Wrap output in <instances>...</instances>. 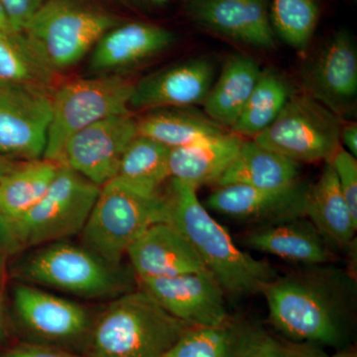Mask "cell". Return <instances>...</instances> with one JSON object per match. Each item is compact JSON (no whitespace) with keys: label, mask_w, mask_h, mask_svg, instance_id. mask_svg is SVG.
<instances>
[{"label":"cell","mask_w":357,"mask_h":357,"mask_svg":"<svg viewBox=\"0 0 357 357\" xmlns=\"http://www.w3.org/2000/svg\"><path fill=\"white\" fill-rule=\"evenodd\" d=\"M13 303L32 342L58 347L86 342L93 319L83 305L26 283L14 287Z\"/></svg>","instance_id":"30bf717a"},{"label":"cell","mask_w":357,"mask_h":357,"mask_svg":"<svg viewBox=\"0 0 357 357\" xmlns=\"http://www.w3.org/2000/svg\"><path fill=\"white\" fill-rule=\"evenodd\" d=\"M44 0H0L2 8L15 32H22Z\"/></svg>","instance_id":"836d02e7"},{"label":"cell","mask_w":357,"mask_h":357,"mask_svg":"<svg viewBox=\"0 0 357 357\" xmlns=\"http://www.w3.org/2000/svg\"><path fill=\"white\" fill-rule=\"evenodd\" d=\"M17 273L23 283L86 299L119 297L131 290L122 265L110 264L84 244L68 241L38 246L21 261Z\"/></svg>","instance_id":"277c9868"},{"label":"cell","mask_w":357,"mask_h":357,"mask_svg":"<svg viewBox=\"0 0 357 357\" xmlns=\"http://www.w3.org/2000/svg\"><path fill=\"white\" fill-rule=\"evenodd\" d=\"M215 79L208 59H191L149 75L134 84L129 109H185L204 103Z\"/></svg>","instance_id":"2e32d148"},{"label":"cell","mask_w":357,"mask_h":357,"mask_svg":"<svg viewBox=\"0 0 357 357\" xmlns=\"http://www.w3.org/2000/svg\"><path fill=\"white\" fill-rule=\"evenodd\" d=\"M305 217L330 248H345L354 241L357 220L352 217L330 162L319 180L307 190Z\"/></svg>","instance_id":"7402d4cb"},{"label":"cell","mask_w":357,"mask_h":357,"mask_svg":"<svg viewBox=\"0 0 357 357\" xmlns=\"http://www.w3.org/2000/svg\"><path fill=\"white\" fill-rule=\"evenodd\" d=\"M245 241L255 250L306 266H318L332 259L330 246L304 217L259 227Z\"/></svg>","instance_id":"44dd1931"},{"label":"cell","mask_w":357,"mask_h":357,"mask_svg":"<svg viewBox=\"0 0 357 357\" xmlns=\"http://www.w3.org/2000/svg\"><path fill=\"white\" fill-rule=\"evenodd\" d=\"M352 217L357 220V160L342 146L330 161Z\"/></svg>","instance_id":"d6a6232c"},{"label":"cell","mask_w":357,"mask_h":357,"mask_svg":"<svg viewBox=\"0 0 357 357\" xmlns=\"http://www.w3.org/2000/svg\"><path fill=\"white\" fill-rule=\"evenodd\" d=\"M306 93L342 116L357 96V52L349 33H335L303 70Z\"/></svg>","instance_id":"5bb4252c"},{"label":"cell","mask_w":357,"mask_h":357,"mask_svg":"<svg viewBox=\"0 0 357 357\" xmlns=\"http://www.w3.org/2000/svg\"><path fill=\"white\" fill-rule=\"evenodd\" d=\"M134 82L121 75L93 76L68 82L53 93L45 159L58 162L67 141L96 122L130 114Z\"/></svg>","instance_id":"52a82bcc"},{"label":"cell","mask_w":357,"mask_h":357,"mask_svg":"<svg viewBox=\"0 0 357 357\" xmlns=\"http://www.w3.org/2000/svg\"><path fill=\"white\" fill-rule=\"evenodd\" d=\"M256 328L230 317L220 325L188 326L164 357H244Z\"/></svg>","instance_id":"d4e9b609"},{"label":"cell","mask_w":357,"mask_h":357,"mask_svg":"<svg viewBox=\"0 0 357 357\" xmlns=\"http://www.w3.org/2000/svg\"><path fill=\"white\" fill-rule=\"evenodd\" d=\"M244 357H330L323 347L275 337L256 328Z\"/></svg>","instance_id":"1f68e13d"},{"label":"cell","mask_w":357,"mask_h":357,"mask_svg":"<svg viewBox=\"0 0 357 357\" xmlns=\"http://www.w3.org/2000/svg\"><path fill=\"white\" fill-rule=\"evenodd\" d=\"M61 164L49 159L18 162L0 181V213L16 222L39 203Z\"/></svg>","instance_id":"4316f807"},{"label":"cell","mask_w":357,"mask_h":357,"mask_svg":"<svg viewBox=\"0 0 357 357\" xmlns=\"http://www.w3.org/2000/svg\"><path fill=\"white\" fill-rule=\"evenodd\" d=\"M298 178L299 164L249 140L244 141L236 158L217 185L282 189L297 183Z\"/></svg>","instance_id":"cb8c5ba5"},{"label":"cell","mask_w":357,"mask_h":357,"mask_svg":"<svg viewBox=\"0 0 357 357\" xmlns=\"http://www.w3.org/2000/svg\"><path fill=\"white\" fill-rule=\"evenodd\" d=\"M138 134L169 148L187 146L202 139L225 132L208 117L184 109L150 110L137 119Z\"/></svg>","instance_id":"f1b7e54d"},{"label":"cell","mask_w":357,"mask_h":357,"mask_svg":"<svg viewBox=\"0 0 357 357\" xmlns=\"http://www.w3.org/2000/svg\"><path fill=\"white\" fill-rule=\"evenodd\" d=\"M122 20L91 0H44L21 33L52 69L75 67Z\"/></svg>","instance_id":"5b68a950"},{"label":"cell","mask_w":357,"mask_h":357,"mask_svg":"<svg viewBox=\"0 0 357 357\" xmlns=\"http://www.w3.org/2000/svg\"><path fill=\"white\" fill-rule=\"evenodd\" d=\"M187 1H190V0H187Z\"/></svg>","instance_id":"7bdbcfd3"},{"label":"cell","mask_w":357,"mask_h":357,"mask_svg":"<svg viewBox=\"0 0 357 357\" xmlns=\"http://www.w3.org/2000/svg\"><path fill=\"white\" fill-rule=\"evenodd\" d=\"M354 1H356V0H354Z\"/></svg>","instance_id":"ee69618b"},{"label":"cell","mask_w":357,"mask_h":357,"mask_svg":"<svg viewBox=\"0 0 357 357\" xmlns=\"http://www.w3.org/2000/svg\"><path fill=\"white\" fill-rule=\"evenodd\" d=\"M292 95L285 77L273 70H262L241 116L232 126L234 132L255 138L277 119Z\"/></svg>","instance_id":"f546056e"},{"label":"cell","mask_w":357,"mask_h":357,"mask_svg":"<svg viewBox=\"0 0 357 357\" xmlns=\"http://www.w3.org/2000/svg\"><path fill=\"white\" fill-rule=\"evenodd\" d=\"M261 72L259 65L252 58L244 55L230 57L204 100L206 116L222 128H232L248 102Z\"/></svg>","instance_id":"603a6c76"},{"label":"cell","mask_w":357,"mask_h":357,"mask_svg":"<svg viewBox=\"0 0 357 357\" xmlns=\"http://www.w3.org/2000/svg\"><path fill=\"white\" fill-rule=\"evenodd\" d=\"M21 249L13 222L0 213V278L7 260Z\"/></svg>","instance_id":"d590c367"},{"label":"cell","mask_w":357,"mask_h":357,"mask_svg":"<svg viewBox=\"0 0 357 357\" xmlns=\"http://www.w3.org/2000/svg\"><path fill=\"white\" fill-rule=\"evenodd\" d=\"M2 312H3V295H2L1 290H0V323H1Z\"/></svg>","instance_id":"b9f144b4"},{"label":"cell","mask_w":357,"mask_h":357,"mask_svg":"<svg viewBox=\"0 0 357 357\" xmlns=\"http://www.w3.org/2000/svg\"><path fill=\"white\" fill-rule=\"evenodd\" d=\"M165 197L167 222L184 234L225 294L234 297L261 294L278 277L269 263L237 248L229 231L199 202L195 188L171 178Z\"/></svg>","instance_id":"7a4b0ae2"},{"label":"cell","mask_w":357,"mask_h":357,"mask_svg":"<svg viewBox=\"0 0 357 357\" xmlns=\"http://www.w3.org/2000/svg\"><path fill=\"white\" fill-rule=\"evenodd\" d=\"M137 283L166 312L189 326L220 325L229 319L225 292L208 270Z\"/></svg>","instance_id":"4fadbf2b"},{"label":"cell","mask_w":357,"mask_h":357,"mask_svg":"<svg viewBox=\"0 0 357 357\" xmlns=\"http://www.w3.org/2000/svg\"><path fill=\"white\" fill-rule=\"evenodd\" d=\"M59 77L23 33H0V88L54 91Z\"/></svg>","instance_id":"484cf974"},{"label":"cell","mask_w":357,"mask_h":357,"mask_svg":"<svg viewBox=\"0 0 357 357\" xmlns=\"http://www.w3.org/2000/svg\"><path fill=\"white\" fill-rule=\"evenodd\" d=\"M137 280L170 278L206 271L203 260L172 223L151 225L126 252Z\"/></svg>","instance_id":"ac0fdd59"},{"label":"cell","mask_w":357,"mask_h":357,"mask_svg":"<svg viewBox=\"0 0 357 357\" xmlns=\"http://www.w3.org/2000/svg\"><path fill=\"white\" fill-rule=\"evenodd\" d=\"M137 3L145 4L150 6H165L168 0H132Z\"/></svg>","instance_id":"60d3db41"},{"label":"cell","mask_w":357,"mask_h":357,"mask_svg":"<svg viewBox=\"0 0 357 357\" xmlns=\"http://www.w3.org/2000/svg\"><path fill=\"white\" fill-rule=\"evenodd\" d=\"M171 148L138 134L126 148L112 181L143 195L158 196L162 185L170 178Z\"/></svg>","instance_id":"83f0119b"},{"label":"cell","mask_w":357,"mask_h":357,"mask_svg":"<svg viewBox=\"0 0 357 357\" xmlns=\"http://www.w3.org/2000/svg\"><path fill=\"white\" fill-rule=\"evenodd\" d=\"M269 14L275 34L297 50L307 48L319 22L314 0H271Z\"/></svg>","instance_id":"4dcf8cb0"},{"label":"cell","mask_w":357,"mask_h":357,"mask_svg":"<svg viewBox=\"0 0 357 357\" xmlns=\"http://www.w3.org/2000/svg\"><path fill=\"white\" fill-rule=\"evenodd\" d=\"M332 357H357L356 349L354 347H342L335 352Z\"/></svg>","instance_id":"ab89813d"},{"label":"cell","mask_w":357,"mask_h":357,"mask_svg":"<svg viewBox=\"0 0 357 357\" xmlns=\"http://www.w3.org/2000/svg\"><path fill=\"white\" fill-rule=\"evenodd\" d=\"M340 143L344 144V149L352 156H357V126L356 123L342 124L340 135Z\"/></svg>","instance_id":"8d00e7d4"},{"label":"cell","mask_w":357,"mask_h":357,"mask_svg":"<svg viewBox=\"0 0 357 357\" xmlns=\"http://www.w3.org/2000/svg\"><path fill=\"white\" fill-rule=\"evenodd\" d=\"M100 188L61 165L43 198L13 223L21 248H38L81 234Z\"/></svg>","instance_id":"ba28073f"},{"label":"cell","mask_w":357,"mask_h":357,"mask_svg":"<svg viewBox=\"0 0 357 357\" xmlns=\"http://www.w3.org/2000/svg\"><path fill=\"white\" fill-rule=\"evenodd\" d=\"M17 163L18 162L11 161V160L7 159L6 157L0 155V181H1L2 178H3Z\"/></svg>","instance_id":"74e56055"},{"label":"cell","mask_w":357,"mask_h":357,"mask_svg":"<svg viewBox=\"0 0 357 357\" xmlns=\"http://www.w3.org/2000/svg\"><path fill=\"white\" fill-rule=\"evenodd\" d=\"M0 357H81L64 351L62 347L31 342L17 345L0 354Z\"/></svg>","instance_id":"e575fe53"},{"label":"cell","mask_w":357,"mask_h":357,"mask_svg":"<svg viewBox=\"0 0 357 357\" xmlns=\"http://www.w3.org/2000/svg\"><path fill=\"white\" fill-rule=\"evenodd\" d=\"M342 119L307 95H292L277 119L252 140L296 163L330 161L340 147Z\"/></svg>","instance_id":"9c48e42d"},{"label":"cell","mask_w":357,"mask_h":357,"mask_svg":"<svg viewBox=\"0 0 357 357\" xmlns=\"http://www.w3.org/2000/svg\"><path fill=\"white\" fill-rule=\"evenodd\" d=\"M137 135V119L131 112L107 117L73 135L59 164L102 187L114 178L126 148Z\"/></svg>","instance_id":"7c38bea8"},{"label":"cell","mask_w":357,"mask_h":357,"mask_svg":"<svg viewBox=\"0 0 357 357\" xmlns=\"http://www.w3.org/2000/svg\"><path fill=\"white\" fill-rule=\"evenodd\" d=\"M272 325L284 337L342 349L349 340L356 283L333 268L277 277L263 288Z\"/></svg>","instance_id":"6da1fadb"},{"label":"cell","mask_w":357,"mask_h":357,"mask_svg":"<svg viewBox=\"0 0 357 357\" xmlns=\"http://www.w3.org/2000/svg\"><path fill=\"white\" fill-rule=\"evenodd\" d=\"M13 26L9 22L1 4H0V33H14ZM20 33V32H18Z\"/></svg>","instance_id":"f35d334b"},{"label":"cell","mask_w":357,"mask_h":357,"mask_svg":"<svg viewBox=\"0 0 357 357\" xmlns=\"http://www.w3.org/2000/svg\"><path fill=\"white\" fill-rule=\"evenodd\" d=\"M168 220L165 196L148 197L110 181L100 188L83 231V244L121 266L128 248L145 230Z\"/></svg>","instance_id":"8992f818"},{"label":"cell","mask_w":357,"mask_h":357,"mask_svg":"<svg viewBox=\"0 0 357 357\" xmlns=\"http://www.w3.org/2000/svg\"><path fill=\"white\" fill-rule=\"evenodd\" d=\"M175 35L151 23L121 22L109 30L91 50L88 70L93 76L121 75L168 49Z\"/></svg>","instance_id":"e0dca14e"},{"label":"cell","mask_w":357,"mask_h":357,"mask_svg":"<svg viewBox=\"0 0 357 357\" xmlns=\"http://www.w3.org/2000/svg\"><path fill=\"white\" fill-rule=\"evenodd\" d=\"M307 190L299 181L282 189L220 185L208 196L206 206L225 217L267 227L305 217Z\"/></svg>","instance_id":"9a60e30c"},{"label":"cell","mask_w":357,"mask_h":357,"mask_svg":"<svg viewBox=\"0 0 357 357\" xmlns=\"http://www.w3.org/2000/svg\"><path fill=\"white\" fill-rule=\"evenodd\" d=\"M244 140L227 131L187 146L171 148L170 178L198 190L217 184L241 151Z\"/></svg>","instance_id":"ffe728a7"},{"label":"cell","mask_w":357,"mask_h":357,"mask_svg":"<svg viewBox=\"0 0 357 357\" xmlns=\"http://www.w3.org/2000/svg\"><path fill=\"white\" fill-rule=\"evenodd\" d=\"M54 91L0 88V155L15 162L44 157Z\"/></svg>","instance_id":"8fae6325"},{"label":"cell","mask_w":357,"mask_h":357,"mask_svg":"<svg viewBox=\"0 0 357 357\" xmlns=\"http://www.w3.org/2000/svg\"><path fill=\"white\" fill-rule=\"evenodd\" d=\"M188 326L144 291L130 290L93 319L88 356L164 357Z\"/></svg>","instance_id":"3957f363"},{"label":"cell","mask_w":357,"mask_h":357,"mask_svg":"<svg viewBox=\"0 0 357 357\" xmlns=\"http://www.w3.org/2000/svg\"><path fill=\"white\" fill-rule=\"evenodd\" d=\"M195 22L227 38L269 50L275 47L269 0H190Z\"/></svg>","instance_id":"d6986e66"}]
</instances>
